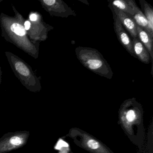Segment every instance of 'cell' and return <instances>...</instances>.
<instances>
[{"instance_id": "cell-1", "label": "cell", "mask_w": 153, "mask_h": 153, "mask_svg": "<svg viewBox=\"0 0 153 153\" xmlns=\"http://www.w3.org/2000/svg\"><path fill=\"white\" fill-rule=\"evenodd\" d=\"M12 7L15 13L14 16H10L2 12L0 15L1 36L27 54L35 59H38L40 43L30 40L24 27L25 19L13 5Z\"/></svg>"}, {"instance_id": "cell-2", "label": "cell", "mask_w": 153, "mask_h": 153, "mask_svg": "<svg viewBox=\"0 0 153 153\" xmlns=\"http://www.w3.org/2000/svg\"><path fill=\"white\" fill-rule=\"evenodd\" d=\"M77 58L87 69L99 76L111 79L113 72L107 61L96 49L86 47L75 49Z\"/></svg>"}, {"instance_id": "cell-3", "label": "cell", "mask_w": 153, "mask_h": 153, "mask_svg": "<svg viewBox=\"0 0 153 153\" xmlns=\"http://www.w3.org/2000/svg\"><path fill=\"white\" fill-rule=\"evenodd\" d=\"M5 53L13 73L22 85L30 91H40L41 77L37 76L31 66L10 52L6 51Z\"/></svg>"}, {"instance_id": "cell-4", "label": "cell", "mask_w": 153, "mask_h": 153, "mask_svg": "<svg viewBox=\"0 0 153 153\" xmlns=\"http://www.w3.org/2000/svg\"><path fill=\"white\" fill-rule=\"evenodd\" d=\"M24 27L30 40L39 43L46 41L49 32L54 28L46 24L42 15L37 11L29 13L28 19L25 20Z\"/></svg>"}, {"instance_id": "cell-5", "label": "cell", "mask_w": 153, "mask_h": 153, "mask_svg": "<svg viewBox=\"0 0 153 153\" xmlns=\"http://www.w3.org/2000/svg\"><path fill=\"white\" fill-rule=\"evenodd\" d=\"M43 8L52 16L68 18L76 16V12L62 0H39Z\"/></svg>"}, {"instance_id": "cell-6", "label": "cell", "mask_w": 153, "mask_h": 153, "mask_svg": "<svg viewBox=\"0 0 153 153\" xmlns=\"http://www.w3.org/2000/svg\"><path fill=\"white\" fill-rule=\"evenodd\" d=\"M113 16L114 19V32L117 36L118 40L120 43L125 48L127 51L131 56L135 58L133 53L132 47V40L126 32L123 27L122 25L120 20L114 12H113Z\"/></svg>"}, {"instance_id": "cell-7", "label": "cell", "mask_w": 153, "mask_h": 153, "mask_svg": "<svg viewBox=\"0 0 153 153\" xmlns=\"http://www.w3.org/2000/svg\"><path fill=\"white\" fill-rule=\"evenodd\" d=\"M111 11L115 13L119 19L124 29L128 33L132 38H137V25L131 16L118 10L117 9L108 5Z\"/></svg>"}, {"instance_id": "cell-8", "label": "cell", "mask_w": 153, "mask_h": 153, "mask_svg": "<svg viewBox=\"0 0 153 153\" xmlns=\"http://www.w3.org/2000/svg\"><path fill=\"white\" fill-rule=\"evenodd\" d=\"M132 43L135 58L145 64H149L151 62L153 66V61L148 51L139 40L137 38H132Z\"/></svg>"}, {"instance_id": "cell-9", "label": "cell", "mask_w": 153, "mask_h": 153, "mask_svg": "<svg viewBox=\"0 0 153 153\" xmlns=\"http://www.w3.org/2000/svg\"><path fill=\"white\" fill-rule=\"evenodd\" d=\"M108 5L131 16L135 14V9L137 7L133 0H114L108 1Z\"/></svg>"}, {"instance_id": "cell-10", "label": "cell", "mask_w": 153, "mask_h": 153, "mask_svg": "<svg viewBox=\"0 0 153 153\" xmlns=\"http://www.w3.org/2000/svg\"><path fill=\"white\" fill-rule=\"evenodd\" d=\"M137 38L146 49L150 55L152 61H153V38L141 27L137 26Z\"/></svg>"}, {"instance_id": "cell-11", "label": "cell", "mask_w": 153, "mask_h": 153, "mask_svg": "<svg viewBox=\"0 0 153 153\" xmlns=\"http://www.w3.org/2000/svg\"><path fill=\"white\" fill-rule=\"evenodd\" d=\"M131 17L137 26L147 32L153 38V31L150 29L147 20L138 6L135 9V14Z\"/></svg>"}, {"instance_id": "cell-12", "label": "cell", "mask_w": 153, "mask_h": 153, "mask_svg": "<svg viewBox=\"0 0 153 153\" xmlns=\"http://www.w3.org/2000/svg\"><path fill=\"white\" fill-rule=\"evenodd\" d=\"M142 13L149 24L150 29L153 31V7L145 0H140Z\"/></svg>"}, {"instance_id": "cell-13", "label": "cell", "mask_w": 153, "mask_h": 153, "mask_svg": "<svg viewBox=\"0 0 153 153\" xmlns=\"http://www.w3.org/2000/svg\"><path fill=\"white\" fill-rule=\"evenodd\" d=\"M87 146L91 149H96L100 147V145L97 141L93 139H90L87 141Z\"/></svg>"}, {"instance_id": "cell-14", "label": "cell", "mask_w": 153, "mask_h": 153, "mask_svg": "<svg viewBox=\"0 0 153 153\" xmlns=\"http://www.w3.org/2000/svg\"><path fill=\"white\" fill-rule=\"evenodd\" d=\"M126 117H127V119L129 122H131L134 121L135 118H136V115H135L134 111L133 110H129L127 113Z\"/></svg>"}, {"instance_id": "cell-15", "label": "cell", "mask_w": 153, "mask_h": 153, "mask_svg": "<svg viewBox=\"0 0 153 153\" xmlns=\"http://www.w3.org/2000/svg\"><path fill=\"white\" fill-rule=\"evenodd\" d=\"M10 142L13 145L19 146L21 144L22 141L20 138L17 137H14L10 139Z\"/></svg>"}, {"instance_id": "cell-16", "label": "cell", "mask_w": 153, "mask_h": 153, "mask_svg": "<svg viewBox=\"0 0 153 153\" xmlns=\"http://www.w3.org/2000/svg\"><path fill=\"white\" fill-rule=\"evenodd\" d=\"M2 81V71H1V67L0 65V85L1 84Z\"/></svg>"}, {"instance_id": "cell-17", "label": "cell", "mask_w": 153, "mask_h": 153, "mask_svg": "<svg viewBox=\"0 0 153 153\" xmlns=\"http://www.w3.org/2000/svg\"><path fill=\"white\" fill-rule=\"evenodd\" d=\"M2 1V0H0V3L1 2V1Z\"/></svg>"}]
</instances>
